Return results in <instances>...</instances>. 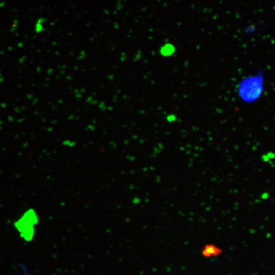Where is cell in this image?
<instances>
[{"instance_id":"obj_1","label":"cell","mask_w":275,"mask_h":275,"mask_svg":"<svg viewBox=\"0 0 275 275\" xmlns=\"http://www.w3.org/2000/svg\"><path fill=\"white\" fill-rule=\"evenodd\" d=\"M264 91V78L262 73L251 75L243 78L238 84L237 92L244 102L256 101Z\"/></svg>"},{"instance_id":"obj_2","label":"cell","mask_w":275,"mask_h":275,"mask_svg":"<svg viewBox=\"0 0 275 275\" xmlns=\"http://www.w3.org/2000/svg\"><path fill=\"white\" fill-rule=\"evenodd\" d=\"M222 250L213 244L205 245L202 250V255L205 258L215 257L219 256Z\"/></svg>"},{"instance_id":"obj_3","label":"cell","mask_w":275,"mask_h":275,"mask_svg":"<svg viewBox=\"0 0 275 275\" xmlns=\"http://www.w3.org/2000/svg\"><path fill=\"white\" fill-rule=\"evenodd\" d=\"M174 51V47L172 45L167 44L164 46L161 50V52L164 56L170 55Z\"/></svg>"}]
</instances>
